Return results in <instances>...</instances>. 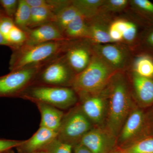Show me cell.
Segmentation results:
<instances>
[{
  "label": "cell",
  "mask_w": 153,
  "mask_h": 153,
  "mask_svg": "<svg viewBox=\"0 0 153 153\" xmlns=\"http://www.w3.org/2000/svg\"><path fill=\"white\" fill-rule=\"evenodd\" d=\"M5 16H6L4 12L3 11L2 9L0 8V19L3 18V17Z\"/></svg>",
  "instance_id": "74e56055"
},
{
  "label": "cell",
  "mask_w": 153,
  "mask_h": 153,
  "mask_svg": "<svg viewBox=\"0 0 153 153\" xmlns=\"http://www.w3.org/2000/svg\"><path fill=\"white\" fill-rule=\"evenodd\" d=\"M103 1L104 0H72L71 4L89 21L100 13Z\"/></svg>",
  "instance_id": "44dd1931"
},
{
  "label": "cell",
  "mask_w": 153,
  "mask_h": 153,
  "mask_svg": "<svg viewBox=\"0 0 153 153\" xmlns=\"http://www.w3.org/2000/svg\"><path fill=\"white\" fill-rule=\"evenodd\" d=\"M19 0H0V6L4 12L6 16L14 19L16 15Z\"/></svg>",
  "instance_id": "1f68e13d"
},
{
  "label": "cell",
  "mask_w": 153,
  "mask_h": 153,
  "mask_svg": "<svg viewBox=\"0 0 153 153\" xmlns=\"http://www.w3.org/2000/svg\"><path fill=\"white\" fill-rule=\"evenodd\" d=\"M4 153H13L11 152H10V150H9L8 151H7V152H4Z\"/></svg>",
  "instance_id": "60d3db41"
},
{
  "label": "cell",
  "mask_w": 153,
  "mask_h": 153,
  "mask_svg": "<svg viewBox=\"0 0 153 153\" xmlns=\"http://www.w3.org/2000/svg\"><path fill=\"white\" fill-rule=\"evenodd\" d=\"M41 114L40 127L57 132L64 115V113L55 107L43 102H36Z\"/></svg>",
  "instance_id": "ac0fdd59"
},
{
  "label": "cell",
  "mask_w": 153,
  "mask_h": 153,
  "mask_svg": "<svg viewBox=\"0 0 153 153\" xmlns=\"http://www.w3.org/2000/svg\"><path fill=\"white\" fill-rule=\"evenodd\" d=\"M63 35L68 40H88L89 36L88 22L82 15L79 14L68 25Z\"/></svg>",
  "instance_id": "d6986e66"
},
{
  "label": "cell",
  "mask_w": 153,
  "mask_h": 153,
  "mask_svg": "<svg viewBox=\"0 0 153 153\" xmlns=\"http://www.w3.org/2000/svg\"><path fill=\"white\" fill-rule=\"evenodd\" d=\"M131 71L137 75L148 78L153 77V55L141 52L132 60Z\"/></svg>",
  "instance_id": "ffe728a7"
},
{
  "label": "cell",
  "mask_w": 153,
  "mask_h": 153,
  "mask_svg": "<svg viewBox=\"0 0 153 153\" xmlns=\"http://www.w3.org/2000/svg\"><path fill=\"white\" fill-rule=\"evenodd\" d=\"M56 14L52 10L44 7H31V17L28 29L53 23Z\"/></svg>",
  "instance_id": "7402d4cb"
},
{
  "label": "cell",
  "mask_w": 153,
  "mask_h": 153,
  "mask_svg": "<svg viewBox=\"0 0 153 153\" xmlns=\"http://www.w3.org/2000/svg\"><path fill=\"white\" fill-rule=\"evenodd\" d=\"M110 153H123L121 151H120L118 149H116L115 150L113 151V152H111Z\"/></svg>",
  "instance_id": "f35d334b"
},
{
  "label": "cell",
  "mask_w": 153,
  "mask_h": 153,
  "mask_svg": "<svg viewBox=\"0 0 153 153\" xmlns=\"http://www.w3.org/2000/svg\"><path fill=\"white\" fill-rule=\"evenodd\" d=\"M149 112H146L149 136L153 135V105Z\"/></svg>",
  "instance_id": "e575fe53"
},
{
  "label": "cell",
  "mask_w": 153,
  "mask_h": 153,
  "mask_svg": "<svg viewBox=\"0 0 153 153\" xmlns=\"http://www.w3.org/2000/svg\"><path fill=\"white\" fill-rule=\"evenodd\" d=\"M64 53L42 66L33 85L71 88L76 74Z\"/></svg>",
  "instance_id": "8992f818"
},
{
  "label": "cell",
  "mask_w": 153,
  "mask_h": 153,
  "mask_svg": "<svg viewBox=\"0 0 153 153\" xmlns=\"http://www.w3.org/2000/svg\"><path fill=\"white\" fill-rule=\"evenodd\" d=\"M25 32L27 36V40L25 44L27 45H37L52 41L68 40L53 23H48L32 29H27Z\"/></svg>",
  "instance_id": "5bb4252c"
},
{
  "label": "cell",
  "mask_w": 153,
  "mask_h": 153,
  "mask_svg": "<svg viewBox=\"0 0 153 153\" xmlns=\"http://www.w3.org/2000/svg\"><path fill=\"white\" fill-rule=\"evenodd\" d=\"M6 40L10 44V48L13 50L25 44L27 40V34L25 31L15 25L10 31Z\"/></svg>",
  "instance_id": "83f0119b"
},
{
  "label": "cell",
  "mask_w": 153,
  "mask_h": 153,
  "mask_svg": "<svg viewBox=\"0 0 153 153\" xmlns=\"http://www.w3.org/2000/svg\"><path fill=\"white\" fill-rule=\"evenodd\" d=\"M130 87L137 105L146 108L153 105V77L148 78L131 72Z\"/></svg>",
  "instance_id": "4fadbf2b"
},
{
  "label": "cell",
  "mask_w": 153,
  "mask_h": 153,
  "mask_svg": "<svg viewBox=\"0 0 153 153\" xmlns=\"http://www.w3.org/2000/svg\"><path fill=\"white\" fill-rule=\"evenodd\" d=\"M31 7L26 0H19V5L14 18L15 25L24 31L27 30L30 24Z\"/></svg>",
  "instance_id": "484cf974"
},
{
  "label": "cell",
  "mask_w": 153,
  "mask_h": 153,
  "mask_svg": "<svg viewBox=\"0 0 153 153\" xmlns=\"http://www.w3.org/2000/svg\"><path fill=\"white\" fill-rule=\"evenodd\" d=\"M108 109L105 126L117 138L131 110L133 101L129 83L124 71H116L105 87Z\"/></svg>",
  "instance_id": "6da1fadb"
},
{
  "label": "cell",
  "mask_w": 153,
  "mask_h": 153,
  "mask_svg": "<svg viewBox=\"0 0 153 153\" xmlns=\"http://www.w3.org/2000/svg\"><path fill=\"white\" fill-rule=\"evenodd\" d=\"M129 5L139 18L149 26L153 25V3L149 0H131Z\"/></svg>",
  "instance_id": "603a6c76"
},
{
  "label": "cell",
  "mask_w": 153,
  "mask_h": 153,
  "mask_svg": "<svg viewBox=\"0 0 153 153\" xmlns=\"http://www.w3.org/2000/svg\"><path fill=\"white\" fill-rule=\"evenodd\" d=\"M116 71L93 52L89 65L76 75L71 88L76 94L100 92L106 87Z\"/></svg>",
  "instance_id": "3957f363"
},
{
  "label": "cell",
  "mask_w": 153,
  "mask_h": 153,
  "mask_svg": "<svg viewBox=\"0 0 153 153\" xmlns=\"http://www.w3.org/2000/svg\"><path fill=\"white\" fill-rule=\"evenodd\" d=\"M33 153H48L47 152L44 150H41L40 151H38V152H36Z\"/></svg>",
  "instance_id": "ab89813d"
},
{
  "label": "cell",
  "mask_w": 153,
  "mask_h": 153,
  "mask_svg": "<svg viewBox=\"0 0 153 153\" xmlns=\"http://www.w3.org/2000/svg\"><path fill=\"white\" fill-rule=\"evenodd\" d=\"M64 54L68 65L77 75L90 63L93 55L92 44L86 39L72 40Z\"/></svg>",
  "instance_id": "7c38bea8"
},
{
  "label": "cell",
  "mask_w": 153,
  "mask_h": 153,
  "mask_svg": "<svg viewBox=\"0 0 153 153\" xmlns=\"http://www.w3.org/2000/svg\"><path fill=\"white\" fill-rule=\"evenodd\" d=\"M94 127L78 104L64 114L57 138L74 147L79 143L82 137Z\"/></svg>",
  "instance_id": "5b68a950"
},
{
  "label": "cell",
  "mask_w": 153,
  "mask_h": 153,
  "mask_svg": "<svg viewBox=\"0 0 153 153\" xmlns=\"http://www.w3.org/2000/svg\"><path fill=\"white\" fill-rule=\"evenodd\" d=\"M79 14V13L77 9L71 3L56 14L53 23L63 34L68 25Z\"/></svg>",
  "instance_id": "cb8c5ba5"
},
{
  "label": "cell",
  "mask_w": 153,
  "mask_h": 153,
  "mask_svg": "<svg viewBox=\"0 0 153 153\" xmlns=\"http://www.w3.org/2000/svg\"><path fill=\"white\" fill-rule=\"evenodd\" d=\"M129 5L128 0H104L100 12L108 14L119 13L125 10Z\"/></svg>",
  "instance_id": "f1b7e54d"
},
{
  "label": "cell",
  "mask_w": 153,
  "mask_h": 153,
  "mask_svg": "<svg viewBox=\"0 0 153 153\" xmlns=\"http://www.w3.org/2000/svg\"><path fill=\"white\" fill-rule=\"evenodd\" d=\"M71 41H52L33 45L24 44L13 49L9 63L10 71L43 66L63 54Z\"/></svg>",
  "instance_id": "7a4b0ae2"
},
{
  "label": "cell",
  "mask_w": 153,
  "mask_h": 153,
  "mask_svg": "<svg viewBox=\"0 0 153 153\" xmlns=\"http://www.w3.org/2000/svg\"><path fill=\"white\" fill-rule=\"evenodd\" d=\"M77 94L81 109L94 126H105L108 109L105 88L97 93Z\"/></svg>",
  "instance_id": "9c48e42d"
},
{
  "label": "cell",
  "mask_w": 153,
  "mask_h": 153,
  "mask_svg": "<svg viewBox=\"0 0 153 153\" xmlns=\"http://www.w3.org/2000/svg\"><path fill=\"white\" fill-rule=\"evenodd\" d=\"M31 7H44L52 10L57 14L62 9L70 4L68 0H26Z\"/></svg>",
  "instance_id": "4316f807"
},
{
  "label": "cell",
  "mask_w": 153,
  "mask_h": 153,
  "mask_svg": "<svg viewBox=\"0 0 153 153\" xmlns=\"http://www.w3.org/2000/svg\"><path fill=\"white\" fill-rule=\"evenodd\" d=\"M24 140L1 139H0V153H4L14 148H17L22 144Z\"/></svg>",
  "instance_id": "836d02e7"
},
{
  "label": "cell",
  "mask_w": 153,
  "mask_h": 153,
  "mask_svg": "<svg viewBox=\"0 0 153 153\" xmlns=\"http://www.w3.org/2000/svg\"><path fill=\"white\" fill-rule=\"evenodd\" d=\"M94 53L99 55L116 71H124L131 61L126 45L120 43L92 44Z\"/></svg>",
  "instance_id": "30bf717a"
},
{
  "label": "cell",
  "mask_w": 153,
  "mask_h": 153,
  "mask_svg": "<svg viewBox=\"0 0 153 153\" xmlns=\"http://www.w3.org/2000/svg\"><path fill=\"white\" fill-rule=\"evenodd\" d=\"M73 148L72 145L61 141L56 138L43 150L48 153H72Z\"/></svg>",
  "instance_id": "f546056e"
},
{
  "label": "cell",
  "mask_w": 153,
  "mask_h": 153,
  "mask_svg": "<svg viewBox=\"0 0 153 153\" xmlns=\"http://www.w3.org/2000/svg\"><path fill=\"white\" fill-rule=\"evenodd\" d=\"M0 45L10 47V44H9L8 42L6 40L5 38L4 37L1 32H0Z\"/></svg>",
  "instance_id": "8d00e7d4"
},
{
  "label": "cell",
  "mask_w": 153,
  "mask_h": 153,
  "mask_svg": "<svg viewBox=\"0 0 153 153\" xmlns=\"http://www.w3.org/2000/svg\"><path fill=\"white\" fill-rule=\"evenodd\" d=\"M57 133L40 127L38 130L29 140H24L17 147L19 153H33L43 150L53 140L57 138Z\"/></svg>",
  "instance_id": "e0dca14e"
},
{
  "label": "cell",
  "mask_w": 153,
  "mask_h": 153,
  "mask_svg": "<svg viewBox=\"0 0 153 153\" xmlns=\"http://www.w3.org/2000/svg\"><path fill=\"white\" fill-rule=\"evenodd\" d=\"M148 136L146 112L136 105L131 110L118 135L117 148L126 146Z\"/></svg>",
  "instance_id": "ba28073f"
},
{
  "label": "cell",
  "mask_w": 153,
  "mask_h": 153,
  "mask_svg": "<svg viewBox=\"0 0 153 153\" xmlns=\"http://www.w3.org/2000/svg\"><path fill=\"white\" fill-rule=\"evenodd\" d=\"M74 153H92L90 151L80 143L74 147Z\"/></svg>",
  "instance_id": "d590c367"
},
{
  "label": "cell",
  "mask_w": 153,
  "mask_h": 153,
  "mask_svg": "<svg viewBox=\"0 0 153 153\" xmlns=\"http://www.w3.org/2000/svg\"><path fill=\"white\" fill-rule=\"evenodd\" d=\"M109 14L100 12L95 17L88 21L89 25L88 41L92 44L114 43L109 35V28L112 20Z\"/></svg>",
  "instance_id": "9a60e30c"
},
{
  "label": "cell",
  "mask_w": 153,
  "mask_h": 153,
  "mask_svg": "<svg viewBox=\"0 0 153 153\" xmlns=\"http://www.w3.org/2000/svg\"><path fill=\"white\" fill-rule=\"evenodd\" d=\"M79 143L92 153H110L117 148V138L105 126L94 127Z\"/></svg>",
  "instance_id": "8fae6325"
},
{
  "label": "cell",
  "mask_w": 153,
  "mask_h": 153,
  "mask_svg": "<svg viewBox=\"0 0 153 153\" xmlns=\"http://www.w3.org/2000/svg\"><path fill=\"white\" fill-rule=\"evenodd\" d=\"M139 47H142L141 52L153 55V25L148 27L143 33Z\"/></svg>",
  "instance_id": "4dcf8cb0"
},
{
  "label": "cell",
  "mask_w": 153,
  "mask_h": 153,
  "mask_svg": "<svg viewBox=\"0 0 153 153\" xmlns=\"http://www.w3.org/2000/svg\"><path fill=\"white\" fill-rule=\"evenodd\" d=\"M112 22L122 35V44L129 46H139L141 38L145 31L140 32L141 27L149 26L141 19L134 21L119 18L114 19Z\"/></svg>",
  "instance_id": "2e32d148"
},
{
  "label": "cell",
  "mask_w": 153,
  "mask_h": 153,
  "mask_svg": "<svg viewBox=\"0 0 153 153\" xmlns=\"http://www.w3.org/2000/svg\"><path fill=\"white\" fill-rule=\"evenodd\" d=\"M42 66L21 68L0 76V97H19L34 84Z\"/></svg>",
  "instance_id": "52a82bcc"
},
{
  "label": "cell",
  "mask_w": 153,
  "mask_h": 153,
  "mask_svg": "<svg viewBox=\"0 0 153 153\" xmlns=\"http://www.w3.org/2000/svg\"><path fill=\"white\" fill-rule=\"evenodd\" d=\"M117 149L123 153H153V135L144 137L126 146Z\"/></svg>",
  "instance_id": "d4e9b609"
},
{
  "label": "cell",
  "mask_w": 153,
  "mask_h": 153,
  "mask_svg": "<svg viewBox=\"0 0 153 153\" xmlns=\"http://www.w3.org/2000/svg\"><path fill=\"white\" fill-rule=\"evenodd\" d=\"M15 25L13 19L9 17H4L0 19V32L6 40L10 31Z\"/></svg>",
  "instance_id": "d6a6232c"
},
{
  "label": "cell",
  "mask_w": 153,
  "mask_h": 153,
  "mask_svg": "<svg viewBox=\"0 0 153 153\" xmlns=\"http://www.w3.org/2000/svg\"><path fill=\"white\" fill-rule=\"evenodd\" d=\"M19 97L63 110L75 106L78 100V96L72 88L40 85H31Z\"/></svg>",
  "instance_id": "277c9868"
}]
</instances>
